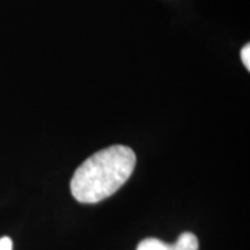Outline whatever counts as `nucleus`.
Listing matches in <instances>:
<instances>
[{
    "instance_id": "2",
    "label": "nucleus",
    "mask_w": 250,
    "mask_h": 250,
    "mask_svg": "<svg viewBox=\"0 0 250 250\" xmlns=\"http://www.w3.org/2000/svg\"><path fill=\"white\" fill-rule=\"evenodd\" d=\"M172 246V250H199V241L192 232H184Z\"/></svg>"
},
{
    "instance_id": "5",
    "label": "nucleus",
    "mask_w": 250,
    "mask_h": 250,
    "mask_svg": "<svg viewBox=\"0 0 250 250\" xmlns=\"http://www.w3.org/2000/svg\"><path fill=\"white\" fill-rule=\"evenodd\" d=\"M0 250H13V241L9 236L0 238Z\"/></svg>"
},
{
    "instance_id": "1",
    "label": "nucleus",
    "mask_w": 250,
    "mask_h": 250,
    "mask_svg": "<svg viewBox=\"0 0 250 250\" xmlns=\"http://www.w3.org/2000/svg\"><path fill=\"white\" fill-rule=\"evenodd\" d=\"M136 154L124 145H114L92 154L75 170L71 193L80 203L93 205L111 195L132 175Z\"/></svg>"
},
{
    "instance_id": "3",
    "label": "nucleus",
    "mask_w": 250,
    "mask_h": 250,
    "mask_svg": "<svg viewBox=\"0 0 250 250\" xmlns=\"http://www.w3.org/2000/svg\"><path fill=\"white\" fill-rule=\"evenodd\" d=\"M136 250H172V246L166 243V242L160 241V239L147 238L138 245Z\"/></svg>"
},
{
    "instance_id": "4",
    "label": "nucleus",
    "mask_w": 250,
    "mask_h": 250,
    "mask_svg": "<svg viewBox=\"0 0 250 250\" xmlns=\"http://www.w3.org/2000/svg\"><path fill=\"white\" fill-rule=\"evenodd\" d=\"M241 59H242V62L245 64V67L250 70V46L246 45L243 49H242L241 52Z\"/></svg>"
}]
</instances>
